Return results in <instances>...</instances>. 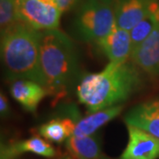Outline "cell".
<instances>
[{"mask_svg": "<svg viewBox=\"0 0 159 159\" xmlns=\"http://www.w3.org/2000/svg\"><path fill=\"white\" fill-rule=\"evenodd\" d=\"M142 84V70L134 63L110 62L102 72L82 78L77 97L92 113L125 102Z\"/></svg>", "mask_w": 159, "mask_h": 159, "instance_id": "cell-1", "label": "cell"}, {"mask_svg": "<svg viewBox=\"0 0 159 159\" xmlns=\"http://www.w3.org/2000/svg\"><path fill=\"white\" fill-rule=\"evenodd\" d=\"M1 57L11 80H30L47 89L40 62V31L22 21L1 31Z\"/></svg>", "mask_w": 159, "mask_h": 159, "instance_id": "cell-2", "label": "cell"}, {"mask_svg": "<svg viewBox=\"0 0 159 159\" xmlns=\"http://www.w3.org/2000/svg\"><path fill=\"white\" fill-rule=\"evenodd\" d=\"M40 62L49 95L66 94L78 69L73 41L57 29L40 31Z\"/></svg>", "mask_w": 159, "mask_h": 159, "instance_id": "cell-3", "label": "cell"}, {"mask_svg": "<svg viewBox=\"0 0 159 159\" xmlns=\"http://www.w3.org/2000/svg\"><path fill=\"white\" fill-rule=\"evenodd\" d=\"M115 26V4L105 0H84L75 15V32L87 43H98Z\"/></svg>", "mask_w": 159, "mask_h": 159, "instance_id": "cell-4", "label": "cell"}, {"mask_svg": "<svg viewBox=\"0 0 159 159\" xmlns=\"http://www.w3.org/2000/svg\"><path fill=\"white\" fill-rule=\"evenodd\" d=\"M17 10L20 20L38 31L57 29L62 14L57 6L40 0H17Z\"/></svg>", "mask_w": 159, "mask_h": 159, "instance_id": "cell-5", "label": "cell"}, {"mask_svg": "<svg viewBox=\"0 0 159 159\" xmlns=\"http://www.w3.org/2000/svg\"><path fill=\"white\" fill-rule=\"evenodd\" d=\"M128 143L120 159H157L159 157V140L145 131L127 125Z\"/></svg>", "mask_w": 159, "mask_h": 159, "instance_id": "cell-6", "label": "cell"}, {"mask_svg": "<svg viewBox=\"0 0 159 159\" xmlns=\"http://www.w3.org/2000/svg\"><path fill=\"white\" fill-rule=\"evenodd\" d=\"M158 0H117L115 21L120 29L130 31L153 9Z\"/></svg>", "mask_w": 159, "mask_h": 159, "instance_id": "cell-7", "label": "cell"}, {"mask_svg": "<svg viewBox=\"0 0 159 159\" xmlns=\"http://www.w3.org/2000/svg\"><path fill=\"white\" fill-rule=\"evenodd\" d=\"M130 59L148 75H159V25L147 39L133 49Z\"/></svg>", "mask_w": 159, "mask_h": 159, "instance_id": "cell-8", "label": "cell"}, {"mask_svg": "<svg viewBox=\"0 0 159 159\" xmlns=\"http://www.w3.org/2000/svg\"><path fill=\"white\" fill-rule=\"evenodd\" d=\"M124 120L126 125L135 126L159 140V99L136 105L125 114Z\"/></svg>", "mask_w": 159, "mask_h": 159, "instance_id": "cell-9", "label": "cell"}, {"mask_svg": "<svg viewBox=\"0 0 159 159\" xmlns=\"http://www.w3.org/2000/svg\"><path fill=\"white\" fill-rule=\"evenodd\" d=\"M111 62H124L130 58L133 43L130 31L115 26L111 32L98 43Z\"/></svg>", "mask_w": 159, "mask_h": 159, "instance_id": "cell-10", "label": "cell"}, {"mask_svg": "<svg viewBox=\"0 0 159 159\" xmlns=\"http://www.w3.org/2000/svg\"><path fill=\"white\" fill-rule=\"evenodd\" d=\"M11 97L30 112H34L40 102L49 95L45 87L30 80H16L10 88Z\"/></svg>", "mask_w": 159, "mask_h": 159, "instance_id": "cell-11", "label": "cell"}, {"mask_svg": "<svg viewBox=\"0 0 159 159\" xmlns=\"http://www.w3.org/2000/svg\"><path fill=\"white\" fill-rule=\"evenodd\" d=\"M30 152L45 157H54L56 149L43 138L33 136L28 140L1 146V158L15 159L19 155Z\"/></svg>", "mask_w": 159, "mask_h": 159, "instance_id": "cell-12", "label": "cell"}, {"mask_svg": "<svg viewBox=\"0 0 159 159\" xmlns=\"http://www.w3.org/2000/svg\"><path fill=\"white\" fill-rule=\"evenodd\" d=\"M123 104H117L109 108L92 112L89 116L80 119L75 122L74 133V136L92 135L102 125L119 116L123 111Z\"/></svg>", "mask_w": 159, "mask_h": 159, "instance_id": "cell-13", "label": "cell"}, {"mask_svg": "<svg viewBox=\"0 0 159 159\" xmlns=\"http://www.w3.org/2000/svg\"><path fill=\"white\" fill-rule=\"evenodd\" d=\"M66 145L69 153L75 159H101L102 157L100 140L94 134L71 135L66 140Z\"/></svg>", "mask_w": 159, "mask_h": 159, "instance_id": "cell-14", "label": "cell"}, {"mask_svg": "<svg viewBox=\"0 0 159 159\" xmlns=\"http://www.w3.org/2000/svg\"><path fill=\"white\" fill-rule=\"evenodd\" d=\"M74 119L69 118H57L53 119L42 125L38 132L44 139L50 142L60 143L66 141L69 137L73 135L75 126Z\"/></svg>", "mask_w": 159, "mask_h": 159, "instance_id": "cell-15", "label": "cell"}, {"mask_svg": "<svg viewBox=\"0 0 159 159\" xmlns=\"http://www.w3.org/2000/svg\"><path fill=\"white\" fill-rule=\"evenodd\" d=\"M20 20L18 15L17 0H0V26L5 30Z\"/></svg>", "mask_w": 159, "mask_h": 159, "instance_id": "cell-16", "label": "cell"}, {"mask_svg": "<svg viewBox=\"0 0 159 159\" xmlns=\"http://www.w3.org/2000/svg\"><path fill=\"white\" fill-rule=\"evenodd\" d=\"M80 0H56V4L61 12H66L72 10L77 6Z\"/></svg>", "mask_w": 159, "mask_h": 159, "instance_id": "cell-17", "label": "cell"}, {"mask_svg": "<svg viewBox=\"0 0 159 159\" xmlns=\"http://www.w3.org/2000/svg\"><path fill=\"white\" fill-rule=\"evenodd\" d=\"M0 113L3 118L10 114V105L8 99L3 93H1L0 96Z\"/></svg>", "mask_w": 159, "mask_h": 159, "instance_id": "cell-18", "label": "cell"}, {"mask_svg": "<svg viewBox=\"0 0 159 159\" xmlns=\"http://www.w3.org/2000/svg\"><path fill=\"white\" fill-rule=\"evenodd\" d=\"M43 3H46V4H49V5H52V6H57L56 4V0H40Z\"/></svg>", "mask_w": 159, "mask_h": 159, "instance_id": "cell-19", "label": "cell"}, {"mask_svg": "<svg viewBox=\"0 0 159 159\" xmlns=\"http://www.w3.org/2000/svg\"><path fill=\"white\" fill-rule=\"evenodd\" d=\"M58 159H73L71 157H68V156H64L62 157H60V158Z\"/></svg>", "mask_w": 159, "mask_h": 159, "instance_id": "cell-20", "label": "cell"}, {"mask_svg": "<svg viewBox=\"0 0 159 159\" xmlns=\"http://www.w3.org/2000/svg\"><path fill=\"white\" fill-rule=\"evenodd\" d=\"M101 159H113V158H110V157H105V156H103V155H102V157H101Z\"/></svg>", "mask_w": 159, "mask_h": 159, "instance_id": "cell-21", "label": "cell"}, {"mask_svg": "<svg viewBox=\"0 0 159 159\" xmlns=\"http://www.w3.org/2000/svg\"><path fill=\"white\" fill-rule=\"evenodd\" d=\"M105 1H108V2H111V3L116 4V0H105Z\"/></svg>", "mask_w": 159, "mask_h": 159, "instance_id": "cell-22", "label": "cell"}, {"mask_svg": "<svg viewBox=\"0 0 159 159\" xmlns=\"http://www.w3.org/2000/svg\"><path fill=\"white\" fill-rule=\"evenodd\" d=\"M116 1H117V0H116Z\"/></svg>", "mask_w": 159, "mask_h": 159, "instance_id": "cell-23", "label": "cell"}, {"mask_svg": "<svg viewBox=\"0 0 159 159\" xmlns=\"http://www.w3.org/2000/svg\"><path fill=\"white\" fill-rule=\"evenodd\" d=\"M1 159H2V158H1Z\"/></svg>", "mask_w": 159, "mask_h": 159, "instance_id": "cell-24", "label": "cell"}]
</instances>
